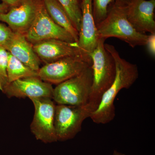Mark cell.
Wrapping results in <instances>:
<instances>
[{"instance_id":"6da1fadb","label":"cell","mask_w":155,"mask_h":155,"mask_svg":"<svg viewBox=\"0 0 155 155\" xmlns=\"http://www.w3.org/2000/svg\"><path fill=\"white\" fill-rule=\"evenodd\" d=\"M104 47L114 58L116 74L113 83L103 94L98 107L90 117L97 124H107L114 120L116 116L114 101L117 94L123 89L130 88L139 77L136 64L121 58L114 46L105 44Z\"/></svg>"},{"instance_id":"7a4b0ae2","label":"cell","mask_w":155,"mask_h":155,"mask_svg":"<svg viewBox=\"0 0 155 155\" xmlns=\"http://www.w3.org/2000/svg\"><path fill=\"white\" fill-rule=\"evenodd\" d=\"M105 40L100 38L96 47L89 54L92 61L93 83L88 104L94 111L104 93L113 83L116 74L114 58L105 48Z\"/></svg>"},{"instance_id":"3957f363","label":"cell","mask_w":155,"mask_h":155,"mask_svg":"<svg viewBox=\"0 0 155 155\" xmlns=\"http://www.w3.org/2000/svg\"><path fill=\"white\" fill-rule=\"evenodd\" d=\"M99 38L114 37L127 43L131 48L146 45L148 35L134 29L126 16L125 7L113 5L105 19L97 26Z\"/></svg>"},{"instance_id":"277c9868","label":"cell","mask_w":155,"mask_h":155,"mask_svg":"<svg viewBox=\"0 0 155 155\" xmlns=\"http://www.w3.org/2000/svg\"><path fill=\"white\" fill-rule=\"evenodd\" d=\"M91 66L54 88L52 99L54 102L57 104L70 106H82L88 104L93 83Z\"/></svg>"},{"instance_id":"5b68a950","label":"cell","mask_w":155,"mask_h":155,"mask_svg":"<svg viewBox=\"0 0 155 155\" xmlns=\"http://www.w3.org/2000/svg\"><path fill=\"white\" fill-rule=\"evenodd\" d=\"M94 111L88 104L82 106L56 105L54 125L58 141L74 138L81 130L84 121L90 118Z\"/></svg>"},{"instance_id":"8992f818","label":"cell","mask_w":155,"mask_h":155,"mask_svg":"<svg viewBox=\"0 0 155 155\" xmlns=\"http://www.w3.org/2000/svg\"><path fill=\"white\" fill-rule=\"evenodd\" d=\"M91 66V59L90 56H69L45 64L39 69L38 75L45 82L58 85L78 75Z\"/></svg>"},{"instance_id":"52a82bcc","label":"cell","mask_w":155,"mask_h":155,"mask_svg":"<svg viewBox=\"0 0 155 155\" xmlns=\"http://www.w3.org/2000/svg\"><path fill=\"white\" fill-rule=\"evenodd\" d=\"M30 100L35 109L30 125L31 133L37 140L45 143L58 141L54 125L56 105L52 98L42 97Z\"/></svg>"},{"instance_id":"ba28073f","label":"cell","mask_w":155,"mask_h":155,"mask_svg":"<svg viewBox=\"0 0 155 155\" xmlns=\"http://www.w3.org/2000/svg\"><path fill=\"white\" fill-rule=\"evenodd\" d=\"M25 35L32 45L49 39L76 42L71 34L53 21L42 3H38L36 16Z\"/></svg>"},{"instance_id":"9c48e42d","label":"cell","mask_w":155,"mask_h":155,"mask_svg":"<svg viewBox=\"0 0 155 155\" xmlns=\"http://www.w3.org/2000/svg\"><path fill=\"white\" fill-rule=\"evenodd\" d=\"M52 84L38 77L25 78L9 83L3 91L9 98H19L49 97L52 98Z\"/></svg>"},{"instance_id":"30bf717a","label":"cell","mask_w":155,"mask_h":155,"mask_svg":"<svg viewBox=\"0 0 155 155\" xmlns=\"http://www.w3.org/2000/svg\"><path fill=\"white\" fill-rule=\"evenodd\" d=\"M155 0H133L125 7L129 22L137 31L155 33Z\"/></svg>"},{"instance_id":"8fae6325","label":"cell","mask_w":155,"mask_h":155,"mask_svg":"<svg viewBox=\"0 0 155 155\" xmlns=\"http://www.w3.org/2000/svg\"><path fill=\"white\" fill-rule=\"evenodd\" d=\"M38 5L32 0H23L8 12L0 14V21L7 23L13 32L25 35L34 20Z\"/></svg>"},{"instance_id":"7c38bea8","label":"cell","mask_w":155,"mask_h":155,"mask_svg":"<svg viewBox=\"0 0 155 155\" xmlns=\"http://www.w3.org/2000/svg\"><path fill=\"white\" fill-rule=\"evenodd\" d=\"M33 48L41 61L45 64L69 56L86 55L79 49L77 42L69 43L58 39L38 42L33 45Z\"/></svg>"},{"instance_id":"4fadbf2b","label":"cell","mask_w":155,"mask_h":155,"mask_svg":"<svg viewBox=\"0 0 155 155\" xmlns=\"http://www.w3.org/2000/svg\"><path fill=\"white\" fill-rule=\"evenodd\" d=\"M81 9V24L77 45L83 54L89 55L96 47L100 38L93 14L92 0H82Z\"/></svg>"},{"instance_id":"5bb4252c","label":"cell","mask_w":155,"mask_h":155,"mask_svg":"<svg viewBox=\"0 0 155 155\" xmlns=\"http://www.w3.org/2000/svg\"><path fill=\"white\" fill-rule=\"evenodd\" d=\"M5 49L27 67L38 72L41 61L35 52L33 45L27 40L25 35L14 32Z\"/></svg>"},{"instance_id":"9a60e30c","label":"cell","mask_w":155,"mask_h":155,"mask_svg":"<svg viewBox=\"0 0 155 155\" xmlns=\"http://www.w3.org/2000/svg\"><path fill=\"white\" fill-rule=\"evenodd\" d=\"M46 10L53 21L71 34L77 43L78 33L67 12L57 0H42Z\"/></svg>"},{"instance_id":"2e32d148","label":"cell","mask_w":155,"mask_h":155,"mask_svg":"<svg viewBox=\"0 0 155 155\" xmlns=\"http://www.w3.org/2000/svg\"><path fill=\"white\" fill-rule=\"evenodd\" d=\"M7 74L8 84L21 78L38 77L37 72L27 67L9 52Z\"/></svg>"},{"instance_id":"e0dca14e","label":"cell","mask_w":155,"mask_h":155,"mask_svg":"<svg viewBox=\"0 0 155 155\" xmlns=\"http://www.w3.org/2000/svg\"><path fill=\"white\" fill-rule=\"evenodd\" d=\"M69 15L75 28L79 33L81 20V11L76 0H57Z\"/></svg>"},{"instance_id":"ac0fdd59","label":"cell","mask_w":155,"mask_h":155,"mask_svg":"<svg viewBox=\"0 0 155 155\" xmlns=\"http://www.w3.org/2000/svg\"><path fill=\"white\" fill-rule=\"evenodd\" d=\"M114 3L115 0H92L93 14L97 26L105 19L109 13L108 7Z\"/></svg>"},{"instance_id":"d6986e66","label":"cell","mask_w":155,"mask_h":155,"mask_svg":"<svg viewBox=\"0 0 155 155\" xmlns=\"http://www.w3.org/2000/svg\"><path fill=\"white\" fill-rule=\"evenodd\" d=\"M8 58V51L0 46V90L2 92L8 84L7 74Z\"/></svg>"},{"instance_id":"ffe728a7","label":"cell","mask_w":155,"mask_h":155,"mask_svg":"<svg viewBox=\"0 0 155 155\" xmlns=\"http://www.w3.org/2000/svg\"><path fill=\"white\" fill-rule=\"evenodd\" d=\"M14 34L8 26L0 22V46L5 48Z\"/></svg>"},{"instance_id":"44dd1931","label":"cell","mask_w":155,"mask_h":155,"mask_svg":"<svg viewBox=\"0 0 155 155\" xmlns=\"http://www.w3.org/2000/svg\"><path fill=\"white\" fill-rule=\"evenodd\" d=\"M148 51L151 55H155V33L151 34L149 35L146 45Z\"/></svg>"},{"instance_id":"7402d4cb","label":"cell","mask_w":155,"mask_h":155,"mask_svg":"<svg viewBox=\"0 0 155 155\" xmlns=\"http://www.w3.org/2000/svg\"><path fill=\"white\" fill-rule=\"evenodd\" d=\"M133 0H115L114 5L120 7H125Z\"/></svg>"},{"instance_id":"603a6c76","label":"cell","mask_w":155,"mask_h":155,"mask_svg":"<svg viewBox=\"0 0 155 155\" xmlns=\"http://www.w3.org/2000/svg\"><path fill=\"white\" fill-rule=\"evenodd\" d=\"M3 3L7 6H14L19 3L20 0H2Z\"/></svg>"},{"instance_id":"cb8c5ba5","label":"cell","mask_w":155,"mask_h":155,"mask_svg":"<svg viewBox=\"0 0 155 155\" xmlns=\"http://www.w3.org/2000/svg\"><path fill=\"white\" fill-rule=\"evenodd\" d=\"M8 7L4 3H0V14L6 13L8 11Z\"/></svg>"},{"instance_id":"d4e9b609","label":"cell","mask_w":155,"mask_h":155,"mask_svg":"<svg viewBox=\"0 0 155 155\" xmlns=\"http://www.w3.org/2000/svg\"><path fill=\"white\" fill-rule=\"evenodd\" d=\"M125 155L124 154L122 153H121L120 152H119L117 151V150H115L114 151V153H113V155Z\"/></svg>"},{"instance_id":"484cf974","label":"cell","mask_w":155,"mask_h":155,"mask_svg":"<svg viewBox=\"0 0 155 155\" xmlns=\"http://www.w3.org/2000/svg\"><path fill=\"white\" fill-rule=\"evenodd\" d=\"M76 1H78V0H76Z\"/></svg>"}]
</instances>
